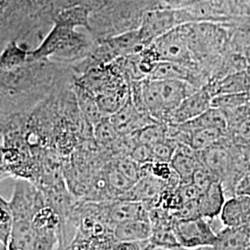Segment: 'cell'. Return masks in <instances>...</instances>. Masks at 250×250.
<instances>
[{
    "mask_svg": "<svg viewBox=\"0 0 250 250\" xmlns=\"http://www.w3.org/2000/svg\"><path fill=\"white\" fill-rule=\"evenodd\" d=\"M196 88L179 80L141 81V97L146 111L156 122L167 125L170 114Z\"/></svg>",
    "mask_w": 250,
    "mask_h": 250,
    "instance_id": "obj_1",
    "label": "cell"
},
{
    "mask_svg": "<svg viewBox=\"0 0 250 250\" xmlns=\"http://www.w3.org/2000/svg\"><path fill=\"white\" fill-rule=\"evenodd\" d=\"M89 44L84 36L75 28L59 21H53V26L38 46L29 51V63L50 59L72 60L84 51Z\"/></svg>",
    "mask_w": 250,
    "mask_h": 250,
    "instance_id": "obj_2",
    "label": "cell"
},
{
    "mask_svg": "<svg viewBox=\"0 0 250 250\" xmlns=\"http://www.w3.org/2000/svg\"><path fill=\"white\" fill-rule=\"evenodd\" d=\"M172 230L179 247L185 250L209 247L214 245L217 240V232L210 222L204 218L173 221Z\"/></svg>",
    "mask_w": 250,
    "mask_h": 250,
    "instance_id": "obj_3",
    "label": "cell"
},
{
    "mask_svg": "<svg viewBox=\"0 0 250 250\" xmlns=\"http://www.w3.org/2000/svg\"><path fill=\"white\" fill-rule=\"evenodd\" d=\"M160 62L197 67L182 25L172 29L151 44Z\"/></svg>",
    "mask_w": 250,
    "mask_h": 250,
    "instance_id": "obj_4",
    "label": "cell"
},
{
    "mask_svg": "<svg viewBox=\"0 0 250 250\" xmlns=\"http://www.w3.org/2000/svg\"><path fill=\"white\" fill-rule=\"evenodd\" d=\"M177 26H180L177 9L161 7L145 13L138 33L142 44L147 46Z\"/></svg>",
    "mask_w": 250,
    "mask_h": 250,
    "instance_id": "obj_5",
    "label": "cell"
},
{
    "mask_svg": "<svg viewBox=\"0 0 250 250\" xmlns=\"http://www.w3.org/2000/svg\"><path fill=\"white\" fill-rule=\"evenodd\" d=\"M109 119L117 133L122 136L132 135L148 125L158 123L149 114L139 111L132 102L130 96L124 106L109 116Z\"/></svg>",
    "mask_w": 250,
    "mask_h": 250,
    "instance_id": "obj_6",
    "label": "cell"
},
{
    "mask_svg": "<svg viewBox=\"0 0 250 250\" xmlns=\"http://www.w3.org/2000/svg\"><path fill=\"white\" fill-rule=\"evenodd\" d=\"M212 99L207 85L196 90L184 99L170 114L167 125H181L201 115L211 107Z\"/></svg>",
    "mask_w": 250,
    "mask_h": 250,
    "instance_id": "obj_7",
    "label": "cell"
},
{
    "mask_svg": "<svg viewBox=\"0 0 250 250\" xmlns=\"http://www.w3.org/2000/svg\"><path fill=\"white\" fill-rule=\"evenodd\" d=\"M170 164L178 176L180 185H185L191 183L195 171L202 162L198 151L187 145L178 144Z\"/></svg>",
    "mask_w": 250,
    "mask_h": 250,
    "instance_id": "obj_8",
    "label": "cell"
},
{
    "mask_svg": "<svg viewBox=\"0 0 250 250\" xmlns=\"http://www.w3.org/2000/svg\"><path fill=\"white\" fill-rule=\"evenodd\" d=\"M224 227L236 228L247 225L250 220V198L233 196L226 199L219 216Z\"/></svg>",
    "mask_w": 250,
    "mask_h": 250,
    "instance_id": "obj_9",
    "label": "cell"
},
{
    "mask_svg": "<svg viewBox=\"0 0 250 250\" xmlns=\"http://www.w3.org/2000/svg\"><path fill=\"white\" fill-rule=\"evenodd\" d=\"M250 248V232L245 225L236 228L224 227L217 232L214 245L190 250H248Z\"/></svg>",
    "mask_w": 250,
    "mask_h": 250,
    "instance_id": "obj_10",
    "label": "cell"
},
{
    "mask_svg": "<svg viewBox=\"0 0 250 250\" xmlns=\"http://www.w3.org/2000/svg\"><path fill=\"white\" fill-rule=\"evenodd\" d=\"M226 199L222 184L218 181L212 183L197 199L200 216L209 222H213L219 218Z\"/></svg>",
    "mask_w": 250,
    "mask_h": 250,
    "instance_id": "obj_11",
    "label": "cell"
},
{
    "mask_svg": "<svg viewBox=\"0 0 250 250\" xmlns=\"http://www.w3.org/2000/svg\"><path fill=\"white\" fill-rule=\"evenodd\" d=\"M212 98L219 95L242 94L250 91V77L247 71L232 73L221 80L208 82L207 84Z\"/></svg>",
    "mask_w": 250,
    "mask_h": 250,
    "instance_id": "obj_12",
    "label": "cell"
},
{
    "mask_svg": "<svg viewBox=\"0 0 250 250\" xmlns=\"http://www.w3.org/2000/svg\"><path fill=\"white\" fill-rule=\"evenodd\" d=\"M117 242H137L148 240L151 236L149 220H135L118 224L113 229Z\"/></svg>",
    "mask_w": 250,
    "mask_h": 250,
    "instance_id": "obj_13",
    "label": "cell"
},
{
    "mask_svg": "<svg viewBox=\"0 0 250 250\" xmlns=\"http://www.w3.org/2000/svg\"><path fill=\"white\" fill-rule=\"evenodd\" d=\"M179 125L183 130L189 134L199 129L204 128H217L227 131V123L224 112L218 108L209 107L201 115Z\"/></svg>",
    "mask_w": 250,
    "mask_h": 250,
    "instance_id": "obj_14",
    "label": "cell"
},
{
    "mask_svg": "<svg viewBox=\"0 0 250 250\" xmlns=\"http://www.w3.org/2000/svg\"><path fill=\"white\" fill-rule=\"evenodd\" d=\"M29 63V51L16 41L10 42L0 54V71H12Z\"/></svg>",
    "mask_w": 250,
    "mask_h": 250,
    "instance_id": "obj_15",
    "label": "cell"
},
{
    "mask_svg": "<svg viewBox=\"0 0 250 250\" xmlns=\"http://www.w3.org/2000/svg\"><path fill=\"white\" fill-rule=\"evenodd\" d=\"M225 134L226 131L217 128L199 129L191 133L189 146L197 151L204 150L219 143Z\"/></svg>",
    "mask_w": 250,
    "mask_h": 250,
    "instance_id": "obj_16",
    "label": "cell"
},
{
    "mask_svg": "<svg viewBox=\"0 0 250 250\" xmlns=\"http://www.w3.org/2000/svg\"><path fill=\"white\" fill-rule=\"evenodd\" d=\"M119 134L110 122L109 117H104L99 123L93 127L94 140L100 146L109 150V148L119 138Z\"/></svg>",
    "mask_w": 250,
    "mask_h": 250,
    "instance_id": "obj_17",
    "label": "cell"
},
{
    "mask_svg": "<svg viewBox=\"0 0 250 250\" xmlns=\"http://www.w3.org/2000/svg\"><path fill=\"white\" fill-rule=\"evenodd\" d=\"M168 125L156 123L148 125L134 134L137 144H144L152 146L167 139Z\"/></svg>",
    "mask_w": 250,
    "mask_h": 250,
    "instance_id": "obj_18",
    "label": "cell"
},
{
    "mask_svg": "<svg viewBox=\"0 0 250 250\" xmlns=\"http://www.w3.org/2000/svg\"><path fill=\"white\" fill-rule=\"evenodd\" d=\"M13 226V214L10 204L0 196V243L5 250L9 249Z\"/></svg>",
    "mask_w": 250,
    "mask_h": 250,
    "instance_id": "obj_19",
    "label": "cell"
},
{
    "mask_svg": "<svg viewBox=\"0 0 250 250\" xmlns=\"http://www.w3.org/2000/svg\"><path fill=\"white\" fill-rule=\"evenodd\" d=\"M250 102V95L249 93L242 94H229L219 95L211 100V107L218 108L223 112L232 110L236 107H241Z\"/></svg>",
    "mask_w": 250,
    "mask_h": 250,
    "instance_id": "obj_20",
    "label": "cell"
},
{
    "mask_svg": "<svg viewBox=\"0 0 250 250\" xmlns=\"http://www.w3.org/2000/svg\"><path fill=\"white\" fill-rule=\"evenodd\" d=\"M111 161L115 164L117 169L132 183L135 184L141 177V165L133 161L129 156L114 158Z\"/></svg>",
    "mask_w": 250,
    "mask_h": 250,
    "instance_id": "obj_21",
    "label": "cell"
},
{
    "mask_svg": "<svg viewBox=\"0 0 250 250\" xmlns=\"http://www.w3.org/2000/svg\"><path fill=\"white\" fill-rule=\"evenodd\" d=\"M177 144L174 143L170 139H166L160 143L155 144L151 146L153 161L159 162H169L176 149ZM153 161V162H154Z\"/></svg>",
    "mask_w": 250,
    "mask_h": 250,
    "instance_id": "obj_22",
    "label": "cell"
},
{
    "mask_svg": "<svg viewBox=\"0 0 250 250\" xmlns=\"http://www.w3.org/2000/svg\"><path fill=\"white\" fill-rule=\"evenodd\" d=\"M217 180L213 176V174L206 168L203 165V163L197 168V170L195 171L193 178L191 183L195 185V187L200 191L202 194L204 191H206L208 187L216 182ZM219 182V181H218Z\"/></svg>",
    "mask_w": 250,
    "mask_h": 250,
    "instance_id": "obj_23",
    "label": "cell"
},
{
    "mask_svg": "<svg viewBox=\"0 0 250 250\" xmlns=\"http://www.w3.org/2000/svg\"><path fill=\"white\" fill-rule=\"evenodd\" d=\"M129 157L139 165H144L154 161L152 156L151 146L144 144H137L130 153Z\"/></svg>",
    "mask_w": 250,
    "mask_h": 250,
    "instance_id": "obj_24",
    "label": "cell"
},
{
    "mask_svg": "<svg viewBox=\"0 0 250 250\" xmlns=\"http://www.w3.org/2000/svg\"><path fill=\"white\" fill-rule=\"evenodd\" d=\"M178 192L180 197L183 200V203L197 200L201 195L200 191L195 187L193 183L180 185L178 187Z\"/></svg>",
    "mask_w": 250,
    "mask_h": 250,
    "instance_id": "obj_25",
    "label": "cell"
},
{
    "mask_svg": "<svg viewBox=\"0 0 250 250\" xmlns=\"http://www.w3.org/2000/svg\"><path fill=\"white\" fill-rule=\"evenodd\" d=\"M234 196H245L250 198V170L237 184Z\"/></svg>",
    "mask_w": 250,
    "mask_h": 250,
    "instance_id": "obj_26",
    "label": "cell"
},
{
    "mask_svg": "<svg viewBox=\"0 0 250 250\" xmlns=\"http://www.w3.org/2000/svg\"><path fill=\"white\" fill-rule=\"evenodd\" d=\"M161 6L164 8L179 9L188 8L189 6L196 3L197 0H159Z\"/></svg>",
    "mask_w": 250,
    "mask_h": 250,
    "instance_id": "obj_27",
    "label": "cell"
},
{
    "mask_svg": "<svg viewBox=\"0 0 250 250\" xmlns=\"http://www.w3.org/2000/svg\"><path fill=\"white\" fill-rule=\"evenodd\" d=\"M246 59H247V72L250 77V47L246 52Z\"/></svg>",
    "mask_w": 250,
    "mask_h": 250,
    "instance_id": "obj_28",
    "label": "cell"
},
{
    "mask_svg": "<svg viewBox=\"0 0 250 250\" xmlns=\"http://www.w3.org/2000/svg\"><path fill=\"white\" fill-rule=\"evenodd\" d=\"M4 7H5V0H0V16H1L2 13H3Z\"/></svg>",
    "mask_w": 250,
    "mask_h": 250,
    "instance_id": "obj_29",
    "label": "cell"
},
{
    "mask_svg": "<svg viewBox=\"0 0 250 250\" xmlns=\"http://www.w3.org/2000/svg\"><path fill=\"white\" fill-rule=\"evenodd\" d=\"M246 226H247V227H248V228H249V230H250V221H249V223H248V224H247V225H246Z\"/></svg>",
    "mask_w": 250,
    "mask_h": 250,
    "instance_id": "obj_30",
    "label": "cell"
},
{
    "mask_svg": "<svg viewBox=\"0 0 250 250\" xmlns=\"http://www.w3.org/2000/svg\"><path fill=\"white\" fill-rule=\"evenodd\" d=\"M153 250H163V249H154Z\"/></svg>",
    "mask_w": 250,
    "mask_h": 250,
    "instance_id": "obj_31",
    "label": "cell"
},
{
    "mask_svg": "<svg viewBox=\"0 0 250 250\" xmlns=\"http://www.w3.org/2000/svg\"></svg>",
    "mask_w": 250,
    "mask_h": 250,
    "instance_id": "obj_32",
    "label": "cell"
},
{
    "mask_svg": "<svg viewBox=\"0 0 250 250\" xmlns=\"http://www.w3.org/2000/svg\"><path fill=\"white\" fill-rule=\"evenodd\" d=\"M250 250V249H249V250Z\"/></svg>",
    "mask_w": 250,
    "mask_h": 250,
    "instance_id": "obj_33",
    "label": "cell"
}]
</instances>
